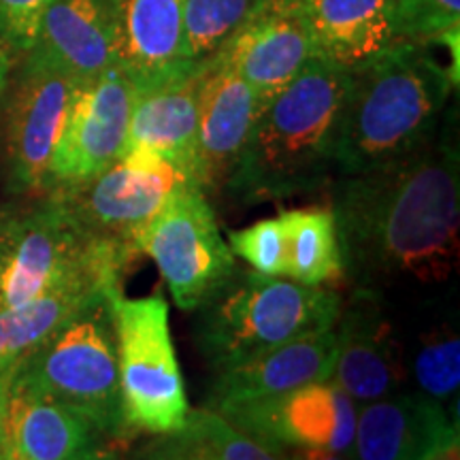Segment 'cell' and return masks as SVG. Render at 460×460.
Here are the masks:
<instances>
[{"mask_svg":"<svg viewBox=\"0 0 460 460\" xmlns=\"http://www.w3.org/2000/svg\"><path fill=\"white\" fill-rule=\"evenodd\" d=\"M343 278L354 288L433 286L460 258L456 109L410 156L331 181Z\"/></svg>","mask_w":460,"mask_h":460,"instance_id":"6da1fadb","label":"cell"},{"mask_svg":"<svg viewBox=\"0 0 460 460\" xmlns=\"http://www.w3.org/2000/svg\"><path fill=\"white\" fill-rule=\"evenodd\" d=\"M348 73L335 177L394 163L427 146L450 113L458 85L433 45L416 41H396Z\"/></svg>","mask_w":460,"mask_h":460,"instance_id":"7a4b0ae2","label":"cell"},{"mask_svg":"<svg viewBox=\"0 0 460 460\" xmlns=\"http://www.w3.org/2000/svg\"><path fill=\"white\" fill-rule=\"evenodd\" d=\"M348 82V71L314 56L261 109L224 192L256 205L329 186Z\"/></svg>","mask_w":460,"mask_h":460,"instance_id":"3957f363","label":"cell"},{"mask_svg":"<svg viewBox=\"0 0 460 460\" xmlns=\"http://www.w3.org/2000/svg\"><path fill=\"white\" fill-rule=\"evenodd\" d=\"M341 305V295L329 286L237 269L197 309L194 337L207 362L222 371L298 337L332 329Z\"/></svg>","mask_w":460,"mask_h":460,"instance_id":"277c9868","label":"cell"},{"mask_svg":"<svg viewBox=\"0 0 460 460\" xmlns=\"http://www.w3.org/2000/svg\"><path fill=\"white\" fill-rule=\"evenodd\" d=\"M109 286L17 362L13 379L79 411L102 435L124 439L118 341L107 296Z\"/></svg>","mask_w":460,"mask_h":460,"instance_id":"5b68a950","label":"cell"},{"mask_svg":"<svg viewBox=\"0 0 460 460\" xmlns=\"http://www.w3.org/2000/svg\"><path fill=\"white\" fill-rule=\"evenodd\" d=\"M130 261L99 243L58 194L0 207V312L88 273L124 275Z\"/></svg>","mask_w":460,"mask_h":460,"instance_id":"8992f818","label":"cell"},{"mask_svg":"<svg viewBox=\"0 0 460 460\" xmlns=\"http://www.w3.org/2000/svg\"><path fill=\"white\" fill-rule=\"evenodd\" d=\"M118 341L124 439L171 435L186 424L190 405L172 345L169 305L160 295L126 298L119 284L107 288Z\"/></svg>","mask_w":460,"mask_h":460,"instance_id":"52a82bcc","label":"cell"},{"mask_svg":"<svg viewBox=\"0 0 460 460\" xmlns=\"http://www.w3.org/2000/svg\"><path fill=\"white\" fill-rule=\"evenodd\" d=\"M135 250L156 262L172 301L183 312L203 307L237 271L207 194L197 186L171 194L137 234Z\"/></svg>","mask_w":460,"mask_h":460,"instance_id":"ba28073f","label":"cell"},{"mask_svg":"<svg viewBox=\"0 0 460 460\" xmlns=\"http://www.w3.org/2000/svg\"><path fill=\"white\" fill-rule=\"evenodd\" d=\"M197 186L180 169L147 154H122L111 166L79 186L56 190L79 224L99 243L135 261V239L171 194ZM199 188V186H197Z\"/></svg>","mask_w":460,"mask_h":460,"instance_id":"9c48e42d","label":"cell"},{"mask_svg":"<svg viewBox=\"0 0 460 460\" xmlns=\"http://www.w3.org/2000/svg\"><path fill=\"white\" fill-rule=\"evenodd\" d=\"M132 102L135 84L118 65L79 85L51 158L45 194L79 186L122 156Z\"/></svg>","mask_w":460,"mask_h":460,"instance_id":"30bf717a","label":"cell"},{"mask_svg":"<svg viewBox=\"0 0 460 460\" xmlns=\"http://www.w3.org/2000/svg\"><path fill=\"white\" fill-rule=\"evenodd\" d=\"M79 84L28 56L7 109V172L17 194H45L49 166Z\"/></svg>","mask_w":460,"mask_h":460,"instance_id":"8fae6325","label":"cell"},{"mask_svg":"<svg viewBox=\"0 0 460 460\" xmlns=\"http://www.w3.org/2000/svg\"><path fill=\"white\" fill-rule=\"evenodd\" d=\"M217 413L239 430L281 452L320 447L349 454L358 405L329 379Z\"/></svg>","mask_w":460,"mask_h":460,"instance_id":"7c38bea8","label":"cell"},{"mask_svg":"<svg viewBox=\"0 0 460 460\" xmlns=\"http://www.w3.org/2000/svg\"><path fill=\"white\" fill-rule=\"evenodd\" d=\"M337 354L331 382L356 405L399 393L405 379L402 345L384 312L382 292L354 288L335 324Z\"/></svg>","mask_w":460,"mask_h":460,"instance_id":"4fadbf2b","label":"cell"},{"mask_svg":"<svg viewBox=\"0 0 460 460\" xmlns=\"http://www.w3.org/2000/svg\"><path fill=\"white\" fill-rule=\"evenodd\" d=\"M217 56L252 85L264 107L315 56L301 0H258Z\"/></svg>","mask_w":460,"mask_h":460,"instance_id":"5bb4252c","label":"cell"},{"mask_svg":"<svg viewBox=\"0 0 460 460\" xmlns=\"http://www.w3.org/2000/svg\"><path fill=\"white\" fill-rule=\"evenodd\" d=\"M261 109L252 85L220 56L200 68L197 181L205 194L224 192Z\"/></svg>","mask_w":460,"mask_h":460,"instance_id":"9a60e30c","label":"cell"},{"mask_svg":"<svg viewBox=\"0 0 460 460\" xmlns=\"http://www.w3.org/2000/svg\"><path fill=\"white\" fill-rule=\"evenodd\" d=\"M115 65L135 90L197 73L186 58L183 0H111Z\"/></svg>","mask_w":460,"mask_h":460,"instance_id":"2e32d148","label":"cell"},{"mask_svg":"<svg viewBox=\"0 0 460 460\" xmlns=\"http://www.w3.org/2000/svg\"><path fill=\"white\" fill-rule=\"evenodd\" d=\"M335 326L298 337L254 358L216 371L207 407L216 411L271 399L305 384L329 382L335 367Z\"/></svg>","mask_w":460,"mask_h":460,"instance_id":"e0dca14e","label":"cell"},{"mask_svg":"<svg viewBox=\"0 0 460 460\" xmlns=\"http://www.w3.org/2000/svg\"><path fill=\"white\" fill-rule=\"evenodd\" d=\"M96 424L11 377L0 429L3 460H82L101 444Z\"/></svg>","mask_w":460,"mask_h":460,"instance_id":"ac0fdd59","label":"cell"},{"mask_svg":"<svg viewBox=\"0 0 460 460\" xmlns=\"http://www.w3.org/2000/svg\"><path fill=\"white\" fill-rule=\"evenodd\" d=\"M197 73L135 90L132 115L122 154H147L180 169L197 181Z\"/></svg>","mask_w":460,"mask_h":460,"instance_id":"d6986e66","label":"cell"},{"mask_svg":"<svg viewBox=\"0 0 460 460\" xmlns=\"http://www.w3.org/2000/svg\"><path fill=\"white\" fill-rule=\"evenodd\" d=\"M28 56L79 85L94 82L115 65L111 0H54Z\"/></svg>","mask_w":460,"mask_h":460,"instance_id":"ffe728a7","label":"cell"},{"mask_svg":"<svg viewBox=\"0 0 460 460\" xmlns=\"http://www.w3.org/2000/svg\"><path fill=\"white\" fill-rule=\"evenodd\" d=\"M458 424V411L424 394L394 393L358 407L352 460H413L446 429Z\"/></svg>","mask_w":460,"mask_h":460,"instance_id":"44dd1931","label":"cell"},{"mask_svg":"<svg viewBox=\"0 0 460 460\" xmlns=\"http://www.w3.org/2000/svg\"><path fill=\"white\" fill-rule=\"evenodd\" d=\"M315 56L354 71L401 41L394 0H301Z\"/></svg>","mask_w":460,"mask_h":460,"instance_id":"7402d4cb","label":"cell"},{"mask_svg":"<svg viewBox=\"0 0 460 460\" xmlns=\"http://www.w3.org/2000/svg\"><path fill=\"white\" fill-rule=\"evenodd\" d=\"M122 279L118 273H88L51 288L41 296L0 312V373L39 348L75 312L107 284Z\"/></svg>","mask_w":460,"mask_h":460,"instance_id":"603a6c76","label":"cell"},{"mask_svg":"<svg viewBox=\"0 0 460 460\" xmlns=\"http://www.w3.org/2000/svg\"><path fill=\"white\" fill-rule=\"evenodd\" d=\"M147 460H288L286 452L230 424L209 407L190 410L186 424L141 452Z\"/></svg>","mask_w":460,"mask_h":460,"instance_id":"cb8c5ba5","label":"cell"},{"mask_svg":"<svg viewBox=\"0 0 460 460\" xmlns=\"http://www.w3.org/2000/svg\"><path fill=\"white\" fill-rule=\"evenodd\" d=\"M286 233V278L326 286L343 278L331 207H305L279 214Z\"/></svg>","mask_w":460,"mask_h":460,"instance_id":"d4e9b609","label":"cell"},{"mask_svg":"<svg viewBox=\"0 0 460 460\" xmlns=\"http://www.w3.org/2000/svg\"><path fill=\"white\" fill-rule=\"evenodd\" d=\"M258 0H183L186 58L203 68L239 31Z\"/></svg>","mask_w":460,"mask_h":460,"instance_id":"484cf974","label":"cell"},{"mask_svg":"<svg viewBox=\"0 0 460 460\" xmlns=\"http://www.w3.org/2000/svg\"><path fill=\"white\" fill-rule=\"evenodd\" d=\"M411 373L420 394L447 405L458 401L460 386V339L450 324H441L420 337L411 358Z\"/></svg>","mask_w":460,"mask_h":460,"instance_id":"4316f807","label":"cell"},{"mask_svg":"<svg viewBox=\"0 0 460 460\" xmlns=\"http://www.w3.org/2000/svg\"><path fill=\"white\" fill-rule=\"evenodd\" d=\"M401 41L446 45L458 65L460 0H394Z\"/></svg>","mask_w":460,"mask_h":460,"instance_id":"83f0119b","label":"cell"},{"mask_svg":"<svg viewBox=\"0 0 460 460\" xmlns=\"http://www.w3.org/2000/svg\"><path fill=\"white\" fill-rule=\"evenodd\" d=\"M228 247L252 269L271 278H286V233L281 217L258 220L241 230H230Z\"/></svg>","mask_w":460,"mask_h":460,"instance_id":"f1b7e54d","label":"cell"},{"mask_svg":"<svg viewBox=\"0 0 460 460\" xmlns=\"http://www.w3.org/2000/svg\"><path fill=\"white\" fill-rule=\"evenodd\" d=\"M51 3L54 0H0V41L28 54Z\"/></svg>","mask_w":460,"mask_h":460,"instance_id":"f546056e","label":"cell"},{"mask_svg":"<svg viewBox=\"0 0 460 460\" xmlns=\"http://www.w3.org/2000/svg\"><path fill=\"white\" fill-rule=\"evenodd\" d=\"M413 460H460V437L458 424L446 429L437 439L424 447Z\"/></svg>","mask_w":460,"mask_h":460,"instance_id":"4dcf8cb0","label":"cell"},{"mask_svg":"<svg viewBox=\"0 0 460 460\" xmlns=\"http://www.w3.org/2000/svg\"><path fill=\"white\" fill-rule=\"evenodd\" d=\"M286 456L288 460H352L349 454L320 450V447H296V450H286Z\"/></svg>","mask_w":460,"mask_h":460,"instance_id":"1f68e13d","label":"cell"},{"mask_svg":"<svg viewBox=\"0 0 460 460\" xmlns=\"http://www.w3.org/2000/svg\"><path fill=\"white\" fill-rule=\"evenodd\" d=\"M9 73H11L9 48L0 41V99H3L4 90H7V85H9Z\"/></svg>","mask_w":460,"mask_h":460,"instance_id":"d6a6232c","label":"cell"},{"mask_svg":"<svg viewBox=\"0 0 460 460\" xmlns=\"http://www.w3.org/2000/svg\"><path fill=\"white\" fill-rule=\"evenodd\" d=\"M15 365L9 367L7 371L0 373V429H3V413H4V401H7V393L11 386V377H13Z\"/></svg>","mask_w":460,"mask_h":460,"instance_id":"836d02e7","label":"cell"},{"mask_svg":"<svg viewBox=\"0 0 460 460\" xmlns=\"http://www.w3.org/2000/svg\"><path fill=\"white\" fill-rule=\"evenodd\" d=\"M82 460H122V458H119V454L111 450V447L99 446V447H94L90 454H85Z\"/></svg>","mask_w":460,"mask_h":460,"instance_id":"e575fe53","label":"cell"},{"mask_svg":"<svg viewBox=\"0 0 460 460\" xmlns=\"http://www.w3.org/2000/svg\"><path fill=\"white\" fill-rule=\"evenodd\" d=\"M135 460H147V458H143V456H141V454H139V456H137Z\"/></svg>","mask_w":460,"mask_h":460,"instance_id":"d590c367","label":"cell"},{"mask_svg":"<svg viewBox=\"0 0 460 460\" xmlns=\"http://www.w3.org/2000/svg\"><path fill=\"white\" fill-rule=\"evenodd\" d=\"M0 460H3V458H0Z\"/></svg>","mask_w":460,"mask_h":460,"instance_id":"8d00e7d4","label":"cell"}]
</instances>
